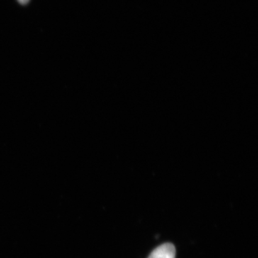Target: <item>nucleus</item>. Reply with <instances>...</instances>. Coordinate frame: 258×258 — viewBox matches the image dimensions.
Listing matches in <instances>:
<instances>
[{
	"instance_id": "nucleus-1",
	"label": "nucleus",
	"mask_w": 258,
	"mask_h": 258,
	"mask_svg": "<svg viewBox=\"0 0 258 258\" xmlns=\"http://www.w3.org/2000/svg\"><path fill=\"white\" fill-rule=\"evenodd\" d=\"M175 247L171 243L161 244L149 255V258H175Z\"/></svg>"
},
{
	"instance_id": "nucleus-2",
	"label": "nucleus",
	"mask_w": 258,
	"mask_h": 258,
	"mask_svg": "<svg viewBox=\"0 0 258 258\" xmlns=\"http://www.w3.org/2000/svg\"><path fill=\"white\" fill-rule=\"evenodd\" d=\"M30 0H18L19 3H20V4L22 5H26L28 4L29 2H30Z\"/></svg>"
}]
</instances>
